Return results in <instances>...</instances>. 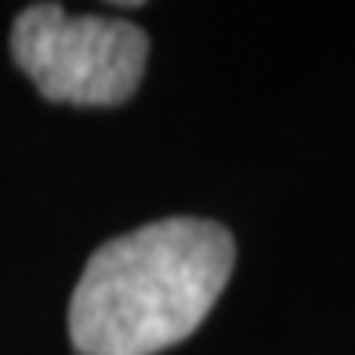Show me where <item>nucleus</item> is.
<instances>
[{
  "mask_svg": "<svg viewBox=\"0 0 355 355\" xmlns=\"http://www.w3.org/2000/svg\"><path fill=\"white\" fill-rule=\"evenodd\" d=\"M236 265V239L207 218H164L91 254L69 297L80 355H156L200 330Z\"/></svg>",
  "mask_w": 355,
  "mask_h": 355,
  "instance_id": "obj_1",
  "label": "nucleus"
},
{
  "mask_svg": "<svg viewBox=\"0 0 355 355\" xmlns=\"http://www.w3.org/2000/svg\"><path fill=\"white\" fill-rule=\"evenodd\" d=\"M11 58L47 102L123 105L149 62V37L112 15H69L62 4H29L11 26Z\"/></svg>",
  "mask_w": 355,
  "mask_h": 355,
  "instance_id": "obj_2",
  "label": "nucleus"
}]
</instances>
